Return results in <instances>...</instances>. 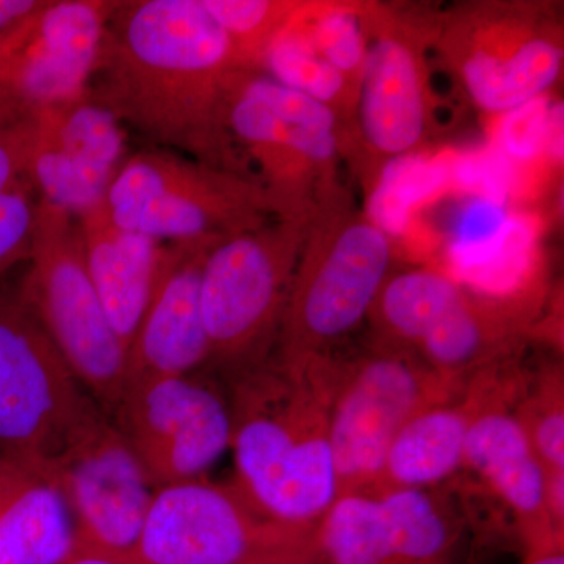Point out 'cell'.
<instances>
[{
	"mask_svg": "<svg viewBox=\"0 0 564 564\" xmlns=\"http://www.w3.org/2000/svg\"><path fill=\"white\" fill-rule=\"evenodd\" d=\"M250 69L203 0H118L90 93L162 150L250 176L226 129Z\"/></svg>",
	"mask_w": 564,
	"mask_h": 564,
	"instance_id": "1",
	"label": "cell"
},
{
	"mask_svg": "<svg viewBox=\"0 0 564 564\" xmlns=\"http://www.w3.org/2000/svg\"><path fill=\"white\" fill-rule=\"evenodd\" d=\"M339 367L325 356L240 370L231 403L237 485L282 524L317 527L339 496L329 414Z\"/></svg>",
	"mask_w": 564,
	"mask_h": 564,
	"instance_id": "2",
	"label": "cell"
},
{
	"mask_svg": "<svg viewBox=\"0 0 564 564\" xmlns=\"http://www.w3.org/2000/svg\"><path fill=\"white\" fill-rule=\"evenodd\" d=\"M391 261V239L377 221L333 199L318 206L306 223L276 361H310L350 333L372 311Z\"/></svg>",
	"mask_w": 564,
	"mask_h": 564,
	"instance_id": "3",
	"label": "cell"
},
{
	"mask_svg": "<svg viewBox=\"0 0 564 564\" xmlns=\"http://www.w3.org/2000/svg\"><path fill=\"white\" fill-rule=\"evenodd\" d=\"M28 261L18 299L110 417L126 389L128 348L88 274L77 218L40 203Z\"/></svg>",
	"mask_w": 564,
	"mask_h": 564,
	"instance_id": "4",
	"label": "cell"
},
{
	"mask_svg": "<svg viewBox=\"0 0 564 564\" xmlns=\"http://www.w3.org/2000/svg\"><path fill=\"white\" fill-rule=\"evenodd\" d=\"M104 209L122 228L162 243L218 240L276 217L254 177L162 148L129 155Z\"/></svg>",
	"mask_w": 564,
	"mask_h": 564,
	"instance_id": "5",
	"label": "cell"
},
{
	"mask_svg": "<svg viewBox=\"0 0 564 564\" xmlns=\"http://www.w3.org/2000/svg\"><path fill=\"white\" fill-rule=\"evenodd\" d=\"M436 31L445 68L488 113H508L536 101L562 76V25L549 7L469 3L452 10Z\"/></svg>",
	"mask_w": 564,
	"mask_h": 564,
	"instance_id": "6",
	"label": "cell"
},
{
	"mask_svg": "<svg viewBox=\"0 0 564 564\" xmlns=\"http://www.w3.org/2000/svg\"><path fill=\"white\" fill-rule=\"evenodd\" d=\"M310 218H276L223 237L203 263L202 306L210 361L243 370L265 361Z\"/></svg>",
	"mask_w": 564,
	"mask_h": 564,
	"instance_id": "7",
	"label": "cell"
},
{
	"mask_svg": "<svg viewBox=\"0 0 564 564\" xmlns=\"http://www.w3.org/2000/svg\"><path fill=\"white\" fill-rule=\"evenodd\" d=\"M234 148L258 165L278 218H306L314 177L333 166L340 148V120L325 104L250 69L234 85L226 107Z\"/></svg>",
	"mask_w": 564,
	"mask_h": 564,
	"instance_id": "8",
	"label": "cell"
},
{
	"mask_svg": "<svg viewBox=\"0 0 564 564\" xmlns=\"http://www.w3.org/2000/svg\"><path fill=\"white\" fill-rule=\"evenodd\" d=\"M317 527L282 524L239 485L207 480L155 491L137 558L141 564H258L315 544Z\"/></svg>",
	"mask_w": 564,
	"mask_h": 564,
	"instance_id": "9",
	"label": "cell"
},
{
	"mask_svg": "<svg viewBox=\"0 0 564 564\" xmlns=\"http://www.w3.org/2000/svg\"><path fill=\"white\" fill-rule=\"evenodd\" d=\"M458 384L395 348L340 369L329 414L339 496L378 492L389 447L404 423L452 400Z\"/></svg>",
	"mask_w": 564,
	"mask_h": 564,
	"instance_id": "10",
	"label": "cell"
},
{
	"mask_svg": "<svg viewBox=\"0 0 564 564\" xmlns=\"http://www.w3.org/2000/svg\"><path fill=\"white\" fill-rule=\"evenodd\" d=\"M93 403L20 299L0 296V462L40 470Z\"/></svg>",
	"mask_w": 564,
	"mask_h": 564,
	"instance_id": "11",
	"label": "cell"
},
{
	"mask_svg": "<svg viewBox=\"0 0 564 564\" xmlns=\"http://www.w3.org/2000/svg\"><path fill=\"white\" fill-rule=\"evenodd\" d=\"M39 473L68 503L77 544L137 556L158 488L98 403Z\"/></svg>",
	"mask_w": 564,
	"mask_h": 564,
	"instance_id": "12",
	"label": "cell"
},
{
	"mask_svg": "<svg viewBox=\"0 0 564 564\" xmlns=\"http://www.w3.org/2000/svg\"><path fill=\"white\" fill-rule=\"evenodd\" d=\"M117 2L44 0L0 41V124H24L90 90Z\"/></svg>",
	"mask_w": 564,
	"mask_h": 564,
	"instance_id": "13",
	"label": "cell"
},
{
	"mask_svg": "<svg viewBox=\"0 0 564 564\" xmlns=\"http://www.w3.org/2000/svg\"><path fill=\"white\" fill-rule=\"evenodd\" d=\"M111 421L155 488L206 477L231 448V403L196 375L126 386Z\"/></svg>",
	"mask_w": 564,
	"mask_h": 564,
	"instance_id": "14",
	"label": "cell"
},
{
	"mask_svg": "<svg viewBox=\"0 0 564 564\" xmlns=\"http://www.w3.org/2000/svg\"><path fill=\"white\" fill-rule=\"evenodd\" d=\"M29 169L41 203L79 220L99 209L128 161V129L91 95L22 124Z\"/></svg>",
	"mask_w": 564,
	"mask_h": 564,
	"instance_id": "15",
	"label": "cell"
},
{
	"mask_svg": "<svg viewBox=\"0 0 564 564\" xmlns=\"http://www.w3.org/2000/svg\"><path fill=\"white\" fill-rule=\"evenodd\" d=\"M362 21L369 47L352 120L373 158H403L432 129L425 29L378 7H362Z\"/></svg>",
	"mask_w": 564,
	"mask_h": 564,
	"instance_id": "16",
	"label": "cell"
},
{
	"mask_svg": "<svg viewBox=\"0 0 564 564\" xmlns=\"http://www.w3.org/2000/svg\"><path fill=\"white\" fill-rule=\"evenodd\" d=\"M321 564H452L454 534L423 489L347 492L318 522Z\"/></svg>",
	"mask_w": 564,
	"mask_h": 564,
	"instance_id": "17",
	"label": "cell"
},
{
	"mask_svg": "<svg viewBox=\"0 0 564 564\" xmlns=\"http://www.w3.org/2000/svg\"><path fill=\"white\" fill-rule=\"evenodd\" d=\"M215 242L166 243L161 280L128 347L126 386L191 375L210 361L202 272L207 251Z\"/></svg>",
	"mask_w": 564,
	"mask_h": 564,
	"instance_id": "18",
	"label": "cell"
},
{
	"mask_svg": "<svg viewBox=\"0 0 564 564\" xmlns=\"http://www.w3.org/2000/svg\"><path fill=\"white\" fill-rule=\"evenodd\" d=\"M77 221L88 274L111 326L128 348L161 280L166 243L122 228L104 206Z\"/></svg>",
	"mask_w": 564,
	"mask_h": 564,
	"instance_id": "19",
	"label": "cell"
},
{
	"mask_svg": "<svg viewBox=\"0 0 564 564\" xmlns=\"http://www.w3.org/2000/svg\"><path fill=\"white\" fill-rule=\"evenodd\" d=\"M463 464L491 486L497 496L518 514L525 543L563 536L545 507V470L522 429L518 415L485 395L466 444Z\"/></svg>",
	"mask_w": 564,
	"mask_h": 564,
	"instance_id": "20",
	"label": "cell"
},
{
	"mask_svg": "<svg viewBox=\"0 0 564 564\" xmlns=\"http://www.w3.org/2000/svg\"><path fill=\"white\" fill-rule=\"evenodd\" d=\"M485 393L466 402L433 404L404 423L386 456L378 492L389 489H423L440 484L463 466L464 444Z\"/></svg>",
	"mask_w": 564,
	"mask_h": 564,
	"instance_id": "21",
	"label": "cell"
},
{
	"mask_svg": "<svg viewBox=\"0 0 564 564\" xmlns=\"http://www.w3.org/2000/svg\"><path fill=\"white\" fill-rule=\"evenodd\" d=\"M76 544V524L57 486L39 470H22L0 502V564H63Z\"/></svg>",
	"mask_w": 564,
	"mask_h": 564,
	"instance_id": "22",
	"label": "cell"
},
{
	"mask_svg": "<svg viewBox=\"0 0 564 564\" xmlns=\"http://www.w3.org/2000/svg\"><path fill=\"white\" fill-rule=\"evenodd\" d=\"M466 295L458 281L443 273L408 270L389 274L370 313L391 343L415 347Z\"/></svg>",
	"mask_w": 564,
	"mask_h": 564,
	"instance_id": "23",
	"label": "cell"
},
{
	"mask_svg": "<svg viewBox=\"0 0 564 564\" xmlns=\"http://www.w3.org/2000/svg\"><path fill=\"white\" fill-rule=\"evenodd\" d=\"M296 11L265 47L259 70L278 84L325 104L340 122L351 121L358 95L315 52L296 21Z\"/></svg>",
	"mask_w": 564,
	"mask_h": 564,
	"instance_id": "24",
	"label": "cell"
},
{
	"mask_svg": "<svg viewBox=\"0 0 564 564\" xmlns=\"http://www.w3.org/2000/svg\"><path fill=\"white\" fill-rule=\"evenodd\" d=\"M40 203L22 124H0V273L31 256Z\"/></svg>",
	"mask_w": 564,
	"mask_h": 564,
	"instance_id": "25",
	"label": "cell"
},
{
	"mask_svg": "<svg viewBox=\"0 0 564 564\" xmlns=\"http://www.w3.org/2000/svg\"><path fill=\"white\" fill-rule=\"evenodd\" d=\"M296 21L302 25L315 52L358 95L369 47L362 7L300 3Z\"/></svg>",
	"mask_w": 564,
	"mask_h": 564,
	"instance_id": "26",
	"label": "cell"
},
{
	"mask_svg": "<svg viewBox=\"0 0 564 564\" xmlns=\"http://www.w3.org/2000/svg\"><path fill=\"white\" fill-rule=\"evenodd\" d=\"M234 44L243 62L259 70L265 47L299 9V2L278 0H203Z\"/></svg>",
	"mask_w": 564,
	"mask_h": 564,
	"instance_id": "27",
	"label": "cell"
},
{
	"mask_svg": "<svg viewBox=\"0 0 564 564\" xmlns=\"http://www.w3.org/2000/svg\"><path fill=\"white\" fill-rule=\"evenodd\" d=\"M516 415L545 473H564L562 378H547Z\"/></svg>",
	"mask_w": 564,
	"mask_h": 564,
	"instance_id": "28",
	"label": "cell"
},
{
	"mask_svg": "<svg viewBox=\"0 0 564 564\" xmlns=\"http://www.w3.org/2000/svg\"><path fill=\"white\" fill-rule=\"evenodd\" d=\"M43 2L44 0H0V41L17 31Z\"/></svg>",
	"mask_w": 564,
	"mask_h": 564,
	"instance_id": "29",
	"label": "cell"
},
{
	"mask_svg": "<svg viewBox=\"0 0 564 564\" xmlns=\"http://www.w3.org/2000/svg\"><path fill=\"white\" fill-rule=\"evenodd\" d=\"M524 564H564V547L562 536L545 538V540L527 543Z\"/></svg>",
	"mask_w": 564,
	"mask_h": 564,
	"instance_id": "30",
	"label": "cell"
},
{
	"mask_svg": "<svg viewBox=\"0 0 564 564\" xmlns=\"http://www.w3.org/2000/svg\"><path fill=\"white\" fill-rule=\"evenodd\" d=\"M63 564H141L133 555L115 554L102 549L76 544L73 554Z\"/></svg>",
	"mask_w": 564,
	"mask_h": 564,
	"instance_id": "31",
	"label": "cell"
},
{
	"mask_svg": "<svg viewBox=\"0 0 564 564\" xmlns=\"http://www.w3.org/2000/svg\"><path fill=\"white\" fill-rule=\"evenodd\" d=\"M317 543L258 564H318Z\"/></svg>",
	"mask_w": 564,
	"mask_h": 564,
	"instance_id": "32",
	"label": "cell"
},
{
	"mask_svg": "<svg viewBox=\"0 0 564 564\" xmlns=\"http://www.w3.org/2000/svg\"><path fill=\"white\" fill-rule=\"evenodd\" d=\"M24 469L25 467L17 466V464L0 462V502Z\"/></svg>",
	"mask_w": 564,
	"mask_h": 564,
	"instance_id": "33",
	"label": "cell"
},
{
	"mask_svg": "<svg viewBox=\"0 0 564 564\" xmlns=\"http://www.w3.org/2000/svg\"><path fill=\"white\" fill-rule=\"evenodd\" d=\"M318 564H321V563H318Z\"/></svg>",
	"mask_w": 564,
	"mask_h": 564,
	"instance_id": "34",
	"label": "cell"
}]
</instances>
